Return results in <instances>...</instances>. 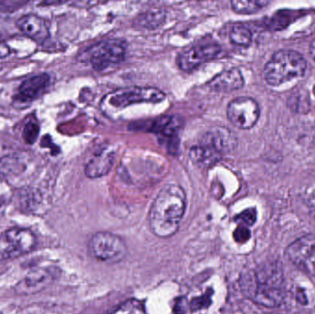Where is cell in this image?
<instances>
[{"mask_svg":"<svg viewBox=\"0 0 315 314\" xmlns=\"http://www.w3.org/2000/svg\"><path fill=\"white\" fill-rule=\"evenodd\" d=\"M187 195L175 184H168L158 193L150 209L149 221L151 232L159 238H169L179 229L186 212Z\"/></svg>","mask_w":315,"mask_h":314,"instance_id":"1","label":"cell"},{"mask_svg":"<svg viewBox=\"0 0 315 314\" xmlns=\"http://www.w3.org/2000/svg\"><path fill=\"white\" fill-rule=\"evenodd\" d=\"M282 279L281 272L275 265H264L256 271L246 272L240 285L243 292L258 304L279 307L285 296Z\"/></svg>","mask_w":315,"mask_h":314,"instance_id":"2","label":"cell"},{"mask_svg":"<svg viewBox=\"0 0 315 314\" xmlns=\"http://www.w3.org/2000/svg\"><path fill=\"white\" fill-rule=\"evenodd\" d=\"M166 94L154 87H128L113 91L106 94L100 101L103 114L112 117L115 112L136 103H158L165 100Z\"/></svg>","mask_w":315,"mask_h":314,"instance_id":"3","label":"cell"},{"mask_svg":"<svg viewBox=\"0 0 315 314\" xmlns=\"http://www.w3.org/2000/svg\"><path fill=\"white\" fill-rule=\"evenodd\" d=\"M306 67L305 58L298 52L278 51L265 64L264 77L269 85L279 86L290 79L303 76Z\"/></svg>","mask_w":315,"mask_h":314,"instance_id":"4","label":"cell"},{"mask_svg":"<svg viewBox=\"0 0 315 314\" xmlns=\"http://www.w3.org/2000/svg\"><path fill=\"white\" fill-rule=\"evenodd\" d=\"M37 238L28 228H9L0 234V262L23 256L34 250Z\"/></svg>","mask_w":315,"mask_h":314,"instance_id":"5","label":"cell"},{"mask_svg":"<svg viewBox=\"0 0 315 314\" xmlns=\"http://www.w3.org/2000/svg\"><path fill=\"white\" fill-rule=\"evenodd\" d=\"M89 249L95 259L105 263H118L127 253L126 243L119 236L103 231L93 236Z\"/></svg>","mask_w":315,"mask_h":314,"instance_id":"6","label":"cell"},{"mask_svg":"<svg viewBox=\"0 0 315 314\" xmlns=\"http://www.w3.org/2000/svg\"><path fill=\"white\" fill-rule=\"evenodd\" d=\"M126 43L120 39H108L95 44L88 51V58L95 70L103 71L123 61Z\"/></svg>","mask_w":315,"mask_h":314,"instance_id":"7","label":"cell"},{"mask_svg":"<svg viewBox=\"0 0 315 314\" xmlns=\"http://www.w3.org/2000/svg\"><path fill=\"white\" fill-rule=\"evenodd\" d=\"M227 115L229 122L237 128L247 130L257 123L260 107L256 100L249 97H240L229 102Z\"/></svg>","mask_w":315,"mask_h":314,"instance_id":"8","label":"cell"},{"mask_svg":"<svg viewBox=\"0 0 315 314\" xmlns=\"http://www.w3.org/2000/svg\"><path fill=\"white\" fill-rule=\"evenodd\" d=\"M288 260L301 271L315 275V234H307L289 244Z\"/></svg>","mask_w":315,"mask_h":314,"instance_id":"9","label":"cell"},{"mask_svg":"<svg viewBox=\"0 0 315 314\" xmlns=\"http://www.w3.org/2000/svg\"><path fill=\"white\" fill-rule=\"evenodd\" d=\"M220 53L221 47L216 43L196 45L180 54L177 64L183 71H193L201 64L213 60Z\"/></svg>","mask_w":315,"mask_h":314,"instance_id":"10","label":"cell"},{"mask_svg":"<svg viewBox=\"0 0 315 314\" xmlns=\"http://www.w3.org/2000/svg\"><path fill=\"white\" fill-rule=\"evenodd\" d=\"M55 279V274L50 268L38 267L28 272L15 285V292L18 295L27 296L41 292L50 285Z\"/></svg>","mask_w":315,"mask_h":314,"instance_id":"11","label":"cell"},{"mask_svg":"<svg viewBox=\"0 0 315 314\" xmlns=\"http://www.w3.org/2000/svg\"><path fill=\"white\" fill-rule=\"evenodd\" d=\"M50 80L48 74H40L24 80L16 93L15 101L22 104L32 103L45 93Z\"/></svg>","mask_w":315,"mask_h":314,"instance_id":"12","label":"cell"},{"mask_svg":"<svg viewBox=\"0 0 315 314\" xmlns=\"http://www.w3.org/2000/svg\"><path fill=\"white\" fill-rule=\"evenodd\" d=\"M17 27L24 35L37 43H43L50 37V31L43 18L34 14L24 15L17 21Z\"/></svg>","mask_w":315,"mask_h":314,"instance_id":"13","label":"cell"},{"mask_svg":"<svg viewBox=\"0 0 315 314\" xmlns=\"http://www.w3.org/2000/svg\"><path fill=\"white\" fill-rule=\"evenodd\" d=\"M200 140L211 146L222 156L234 150L237 146L236 136L226 127L211 129L203 135Z\"/></svg>","mask_w":315,"mask_h":314,"instance_id":"14","label":"cell"},{"mask_svg":"<svg viewBox=\"0 0 315 314\" xmlns=\"http://www.w3.org/2000/svg\"><path fill=\"white\" fill-rule=\"evenodd\" d=\"M244 85V79L238 68H231L216 75L207 83L210 91L215 93H229L240 90Z\"/></svg>","mask_w":315,"mask_h":314,"instance_id":"15","label":"cell"},{"mask_svg":"<svg viewBox=\"0 0 315 314\" xmlns=\"http://www.w3.org/2000/svg\"><path fill=\"white\" fill-rule=\"evenodd\" d=\"M115 155L104 149L94 155L85 167V174L89 178H99L106 175L114 164Z\"/></svg>","mask_w":315,"mask_h":314,"instance_id":"16","label":"cell"},{"mask_svg":"<svg viewBox=\"0 0 315 314\" xmlns=\"http://www.w3.org/2000/svg\"><path fill=\"white\" fill-rule=\"evenodd\" d=\"M189 156L193 164L203 169L212 167L222 158L221 155L218 151L202 141L191 148Z\"/></svg>","mask_w":315,"mask_h":314,"instance_id":"17","label":"cell"},{"mask_svg":"<svg viewBox=\"0 0 315 314\" xmlns=\"http://www.w3.org/2000/svg\"><path fill=\"white\" fill-rule=\"evenodd\" d=\"M180 123L178 119L172 116L158 117L154 121H151V125L148 126L149 130L162 136L166 138H173L177 136L180 130Z\"/></svg>","mask_w":315,"mask_h":314,"instance_id":"18","label":"cell"},{"mask_svg":"<svg viewBox=\"0 0 315 314\" xmlns=\"http://www.w3.org/2000/svg\"><path fill=\"white\" fill-rule=\"evenodd\" d=\"M229 39L230 42L235 45L247 47L252 42L251 31L243 23H235L230 30Z\"/></svg>","mask_w":315,"mask_h":314,"instance_id":"19","label":"cell"},{"mask_svg":"<svg viewBox=\"0 0 315 314\" xmlns=\"http://www.w3.org/2000/svg\"><path fill=\"white\" fill-rule=\"evenodd\" d=\"M269 2L267 1H239L234 0L230 2L231 8L234 12L239 14H252L259 11L261 8L266 6Z\"/></svg>","mask_w":315,"mask_h":314,"instance_id":"20","label":"cell"},{"mask_svg":"<svg viewBox=\"0 0 315 314\" xmlns=\"http://www.w3.org/2000/svg\"><path fill=\"white\" fill-rule=\"evenodd\" d=\"M111 314H147L144 304L140 300H126Z\"/></svg>","mask_w":315,"mask_h":314,"instance_id":"21","label":"cell"},{"mask_svg":"<svg viewBox=\"0 0 315 314\" xmlns=\"http://www.w3.org/2000/svg\"><path fill=\"white\" fill-rule=\"evenodd\" d=\"M39 133H40V126L38 122L36 121L35 119H30L23 127L22 137L27 144L32 145L35 143L36 139L38 138Z\"/></svg>","mask_w":315,"mask_h":314,"instance_id":"22","label":"cell"},{"mask_svg":"<svg viewBox=\"0 0 315 314\" xmlns=\"http://www.w3.org/2000/svg\"><path fill=\"white\" fill-rule=\"evenodd\" d=\"M256 220H257V212L255 208H247L240 214L237 215L234 219L235 222L240 226H244V227H250L254 225Z\"/></svg>","mask_w":315,"mask_h":314,"instance_id":"23","label":"cell"},{"mask_svg":"<svg viewBox=\"0 0 315 314\" xmlns=\"http://www.w3.org/2000/svg\"><path fill=\"white\" fill-rule=\"evenodd\" d=\"M213 295V291L212 289H208L207 292L205 293L203 296L198 297V298H195L191 301V304H190V308L192 311H198L201 309H205V308H208L210 304H211V297Z\"/></svg>","mask_w":315,"mask_h":314,"instance_id":"24","label":"cell"},{"mask_svg":"<svg viewBox=\"0 0 315 314\" xmlns=\"http://www.w3.org/2000/svg\"><path fill=\"white\" fill-rule=\"evenodd\" d=\"M251 237V232L247 227L239 226L233 232V239L238 243H246Z\"/></svg>","mask_w":315,"mask_h":314,"instance_id":"25","label":"cell"},{"mask_svg":"<svg viewBox=\"0 0 315 314\" xmlns=\"http://www.w3.org/2000/svg\"><path fill=\"white\" fill-rule=\"evenodd\" d=\"M175 314H186L187 312V303L184 298H180L173 307Z\"/></svg>","mask_w":315,"mask_h":314,"instance_id":"26","label":"cell"},{"mask_svg":"<svg viewBox=\"0 0 315 314\" xmlns=\"http://www.w3.org/2000/svg\"><path fill=\"white\" fill-rule=\"evenodd\" d=\"M10 48L7 43L0 42V58H4L9 56Z\"/></svg>","mask_w":315,"mask_h":314,"instance_id":"27","label":"cell"},{"mask_svg":"<svg viewBox=\"0 0 315 314\" xmlns=\"http://www.w3.org/2000/svg\"><path fill=\"white\" fill-rule=\"evenodd\" d=\"M308 207L311 214L313 215L315 219V191L308 198Z\"/></svg>","mask_w":315,"mask_h":314,"instance_id":"28","label":"cell"},{"mask_svg":"<svg viewBox=\"0 0 315 314\" xmlns=\"http://www.w3.org/2000/svg\"><path fill=\"white\" fill-rule=\"evenodd\" d=\"M310 55L315 61V38L310 44Z\"/></svg>","mask_w":315,"mask_h":314,"instance_id":"29","label":"cell"},{"mask_svg":"<svg viewBox=\"0 0 315 314\" xmlns=\"http://www.w3.org/2000/svg\"><path fill=\"white\" fill-rule=\"evenodd\" d=\"M313 93H314V94H315V85L314 86V89H313Z\"/></svg>","mask_w":315,"mask_h":314,"instance_id":"30","label":"cell"}]
</instances>
